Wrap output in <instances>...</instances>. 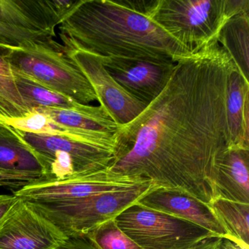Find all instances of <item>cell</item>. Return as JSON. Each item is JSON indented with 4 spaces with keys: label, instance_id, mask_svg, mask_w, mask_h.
<instances>
[{
    "label": "cell",
    "instance_id": "6da1fadb",
    "mask_svg": "<svg viewBox=\"0 0 249 249\" xmlns=\"http://www.w3.org/2000/svg\"><path fill=\"white\" fill-rule=\"evenodd\" d=\"M235 68L217 40L178 62L163 91L119 127L109 172L208 206L218 198V170L230 148L226 101Z\"/></svg>",
    "mask_w": 249,
    "mask_h": 249
},
{
    "label": "cell",
    "instance_id": "7a4b0ae2",
    "mask_svg": "<svg viewBox=\"0 0 249 249\" xmlns=\"http://www.w3.org/2000/svg\"><path fill=\"white\" fill-rule=\"evenodd\" d=\"M147 0H78L59 25L66 48L101 56L177 63L196 50L172 37L148 14Z\"/></svg>",
    "mask_w": 249,
    "mask_h": 249
},
{
    "label": "cell",
    "instance_id": "3957f363",
    "mask_svg": "<svg viewBox=\"0 0 249 249\" xmlns=\"http://www.w3.org/2000/svg\"><path fill=\"white\" fill-rule=\"evenodd\" d=\"M249 12V0H151L148 14L178 41L193 50L217 40L231 17Z\"/></svg>",
    "mask_w": 249,
    "mask_h": 249
},
{
    "label": "cell",
    "instance_id": "277c9868",
    "mask_svg": "<svg viewBox=\"0 0 249 249\" xmlns=\"http://www.w3.org/2000/svg\"><path fill=\"white\" fill-rule=\"evenodd\" d=\"M13 71L76 103L89 105L97 95L65 46L52 40L17 49H1Z\"/></svg>",
    "mask_w": 249,
    "mask_h": 249
},
{
    "label": "cell",
    "instance_id": "5b68a950",
    "mask_svg": "<svg viewBox=\"0 0 249 249\" xmlns=\"http://www.w3.org/2000/svg\"><path fill=\"white\" fill-rule=\"evenodd\" d=\"M157 187L152 181H148L131 189L103 192L73 200L26 202L67 237H79L114 219Z\"/></svg>",
    "mask_w": 249,
    "mask_h": 249
},
{
    "label": "cell",
    "instance_id": "8992f818",
    "mask_svg": "<svg viewBox=\"0 0 249 249\" xmlns=\"http://www.w3.org/2000/svg\"><path fill=\"white\" fill-rule=\"evenodd\" d=\"M75 1L0 0V48L17 49L53 40Z\"/></svg>",
    "mask_w": 249,
    "mask_h": 249
},
{
    "label": "cell",
    "instance_id": "52a82bcc",
    "mask_svg": "<svg viewBox=\"0 0 249 249\" xmlns=\"http://www.w3.org/2000/svg\"><path fill=\"white\" fill-rule=\"evenodd\" d=\"M118 227L142 249H185L216 236L189 221L136 203L115 218Z\"/></svg>",
    "mask_w": 249,
    "mask_h": 249
},
{
    "label": "cell",
    "instance_id": "ba28073f",
    "mask_svg": "<svg viewBox=\"0 0 249 249\" xmlns=\"http://www.w3.org/2000/svg\"><path fill=\"white\" fill-rule=\"evenodd\" d=\"M17 131L43 162L46 170L43 180H65L105 170L114 160L113 151L75 138Z\"/></svg>",
    "mask_w": 249,
    "mask_h": 249
},
{
    "label": "cell",
    "instance_id": "9c48e42d",
    "mask_svg": "<svg viewBox=\"0 0 249 249\" xmlns=\"http://www.w3.org/2000/svg\"><path fill=\"white\" fill-rule=\"evenodd\" d=\"M148 181L151 180L112 174L107 169H105L65 180H38L13 194L23 200L30 202H59L131 189Z\"/></svg>",
    "mask_w": 249,
    "mask_h": 249
},
{
    "label": "cell",
    "instance_id": "30bf717a",
    "mask_svg": "<svg viewBox=\"0 0 249 249\" xmlns=\"http://www.w3.org/2000/svg\"><path fill=\"white\" fill-rule=\"evenodd\" d=\"M65 49L89 81L100 106L118 126L127 124L145 110L148 105L131 95L110 75L101 56L79 49Z\"/></svg>",
    "mask_w": 249,
    "mask_h": 249
},
{
    "label": "cell",
    "instance_id": "8fae6325",
    "mask_svg": "<svg viewBox=\"0 0 249 249\" xmlns=\"http://www.w3.org/2000/svg\"><path fill=\"white\" fill-rule=\"evenodd\" d=\"M67 238L20 198L0 221V249H54Z\"/></svg>",
    "mask_w": 249,
    "mask_h": 249
},
{
    "label": "cell",
    "instance_id": "7c38bea8",
    "mask_svg": "<svg viewBox=\"0 0 249 249\" xmlns=\"http://www.w3.org/2000/svg\"><path fill=\"white\" fill-rule=\"evenodd\" d=\"M43 113L60 128L65 136L113 151L116 148L118 126L101 106L81 105L75 109L39 107Z\"/></svg>",
    "mask_w": 249,
    "mask_h": 249
},
{
    "label": "cell",
    "instance_id": "4fadbf2b",
    "mask_svg": "<svg viewBox=\"0 0 249 249\" xmlns=\"http://www.w3.org/2000/svg\"><path fill=\"white\" fill-rule=\"evenodd\" d=\"M101 59L110 75L131 95L146 105L163 91L176 65L110 56Z\"/></svg>",
    "mask_w": 249,
    "mask_h": 249
},
{
    "label": "cell",
    "instance_id": "5bb4252c",
    "mask_svg": "<svg viewBox=\"0 0 249 249\" xmlns=\"http://www.w3.org/2000/svg\"><path fill=\"white\" fill-rule=\"evenodd\" d=\"M137 203L189 221L218 237H227V232L209 207L183 192L157 187Z\"/></svg>",
    "mask_w": 249,
    "mask_h": 249
},
{
    "label": "cell",
    "instance_id": "9a60e30c",
    "mask_svg": "<svg viewBox=\"0 0 249 249\" xmlns=\"http://www.w3.org/2000/svg\"><path fill=\"white\" fill-rule=\"evenodd\" d=\"M226 112L230 148L249 150V81L236 68L229 77Z\"/></svg>",
    "mask_w": 249,
    "mask_h": 249
},
{
    "label": "cell",
    "instance_id": "2e32d148",
    "mask_svg": "<svg viewBox=\"0 0 249 249\" xmlns=\"http://www.w3.org/2000/svg\"><path fill=\"white\" fill-rule=\"evenodd\" d=\"M0 170L30 175L44 180L46 170L36 151L15 128L0 122Z\"/></svg>",
    "mask_w": 249,
    "mask_h": 249
},
{
    "label": "cell",
    "instance_id": "e0dca14e",
    "mask_svg": "<svg viewBox=\"0 0 249 249\" xmlns=\"http://www.w3.org/2000/svg\"><path fill=\"white\" fill-rule=\"evenodd\" d=\"M249 150L230 148L218 170V197L249 204Z\"/></svg>",
    "mask_w": 249,
    "mask_h": 249
},
{
    "label": "cell",
    "instance_id": "ac0fdd59",
    "mask_svg": "<svg viewBox=\"0 0 249 249\" xmlns=\"http://www.w3.org/2000/svg\"><path fill=\"white\" fill-rule=\"evenodd\" d=\"M217 41L243 78L249 81V12L230 18L220 30Z\"/></svg>",
    "mask_w": 249,
    "mask_h": 249
},
{
    "label": "cell",
    "instance_id": "d6986e66",
    "mask_svg": "<svg viewBox=\"0 0 249 249\" xmlns=\"http://www.w3.org/2000/svg\"><path fill=\"white\" fill-rule=\"evenodd\" d=\"M208 207L228 238L249 247V204L218 197Z\"/></svg>",
    "mask_w": 249,
    "mask_h": 249
},
{
    "label": "cell",
    "instance_id": "ffe728a7",
    "mask_svg": "<svg viewBox=\"0 0 249 249\" xmlns=\"http://www.w3.org/2000/svg\"><path fill=\"white\" fill-rule=\"evenodd\" d=\"M13 71L18 91L31 111L33 109L39 107L75 109L83 105L43 87L25 75Z\"/></svg>",
    "mask_w": 249,
    "mask_h": 249
},
{
    "label": "cell",
    "instance_id": "44dd1931",
    "mask_svg": "<svg viewBox=\"0 0 249 249\" xmlns=\"http://www.w3.org/2000/svg\"><path fill=\"white\" fill-rule=\"evenodd\" d=\"M31 112L18 91L11 65L0 51V122L22 118Z\"/></svg>",
    "mask_w": 249,
    "mask_h": 249
},
{
    "label": "cell",
    "instance_id": "7402d4cb",
    "mask_svg": "<svg viewBox=\"0 0 249 249\" xmlns=\"http://www.w3.org/2000/svg\"><path fill=\"white\" fill-rule=\"evenodd\" d=\"M84 236L97 249H142L118 227L115 218Z\"/></svg>",
    "mask_w": 249,
    "mask_h": 249
},
{
    "label": "cell",
    "instance_id": "603a6c76",
    "mask_svg": "<svg viewBox=\"0 0 249 249\" xmlns=\"http://www.w3.org/2000/svg\"><path fill=\"white\" fill-rule=\"evenodd\" d=\"M5 124L18 130L36 135H64L63 131L49 118L36 110H32L24 117L7 121Z\"/></svg>",
    "mask_w": 249,
    "mask_h": 249
},
{
    "label": "cell",
    "instance_id": "cb8c5ba5",
    "mask_svg": "<svg viewBox=\"0 0 249 249\" xmlns=\"http://www.w3.org/2000/svg\"><path fill=\"white\" fill-rule=\"evenodd\" d=\"M40 178L30 175L20 174L0 170V188L17 192L27 185L40 180Z\"/></svg>",
    "mask_w": 249,
    "mask_h": 249
},
{
    "label": "cell",
    "instance_id": "d4e9b609",
    "mask_svg": "<svg viewBox=\"0 0 249 249\" xmlns=\"http://www.w3.org/2000/svg\"><path fill=\"white\" fill-rule=\"evenodd\" d=\"M54 249H97L85 236L68 237Z\"/></svg>",
    "mask_w": 249,
    "mask_h": 249
},
{
    "label": "cell",
    "instance_id": "484cf974",
    "mask_svg": "<svg viewBox=\"0 0 249 249\" xmlns=\"http://www.w3.org/2000/svg\"><path fill=\"white\" fill-rule=\"evenodd\" d=\"M18 197L12 195H0V221L17 203Z\"/></svg>",
    "mask_w": 249,
    "mask_h": 249
},
{
    "label": "cell",
    "instance_id": "4316f807",
    "mask_svg": "<svg viewBox=\"0 0 249 249\" xmlns=\"http://www.w3.org/2000/svg\"><path fill=\"white\" fill-rule=\"evenodd\" d=\"M222 237L212 236L185 249H219Z\"/></svg>",
    "mask_w": 249,
    "mask_h": 249
},
{
    "label": "cell",
    "instance_id": "83f0119b",
    "mask_svg": "<svg viewBox=\"0 0 249 249\" xmlns=\"http://www.w3.org/2000/svg\"><path fill=\"white\" fill-rule=\"evenodd\" d=\"M219 249H249V247L228 237H222Z\"/></svg>",
    "mask_w": 249,
    "mask_h": 249
}]
</instances>
